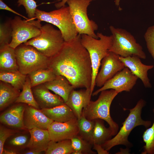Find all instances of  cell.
Here are the masks:
<instances>
[{"label": "cell", "mask_w": 154, "mask_h": 154, "mask_svg": "<svg viewBox=\"0 0 154 154\" xmlns=\"http://www.w3.org/2000/svg\"><path fill=\"white\" fill-rule=\"evenodd\" d=\"M80 39L78 34L65 42L59 52L49 58L48 66L56 75L66 77L75 89L90 88L92 80L91 60Z\"/></svg>", "instance_id": "obj_1"}, {"label": "cell", "mask_w": 154, "mask_h": 154, "mask_svg": "<svg viewBox=\"0 0 154 154\" xmlns=\"http://www.w3.org/2000/svg\"><path fill=\"white\" fill-rule=\"evenodd\" d=\"M146 102L140 99L135 106L131 109L128 116L122 123V126L115 136L101 145L106 150L109 151L113 147L123 145L129 147L131 144L128 140V137L131 131L136 127L142 125L147 128L151 125V121L144 120L141 117L142 108L146 105Z\"/></svg>", "instance_id": "obj_2"}, {"label": "cell", "mask_w": 154, "mask_h": 154, "mask_svg": "<svg viewBox=\"0 0 154 154\" xmlns=\"http://www.w3.org/2000/svg\"><path fill=\"white\" fill-rule=\"evenodd\" d=\"M100 92L96 100H90L83 109L82 114L90 120L101 119L106 121L111 129L113 136H115L119 131V126L112 118L110 110L113 100L119 93L113 89L104 90Z\"/></svg>", "instance_id": "obj_3"}, {"label": "cell", "mask_w": 154, "mask_h": 154, "mask_svg": "<svg viewBox=\"0 0 154 154\" xmlns=\"http://www.w3.org/2000/svg\"><path fill=\"white\" fill-rule=\"evenodd\" d=\"M96 35L98 38L86 34L80 35L81 43L88 52L92 63V72L90 87L92 95L101 61L108 52L112 41V35L107 36L100 33Z\"/></svg>", "instance_id": "obj_4"}, {"label": "cell", "mask_w": 154, "mask_h": 154, "mask_svg": "<svg viewBox=\"0 0 154 154\" xmlns=\"http://www.w3.org/2000/svg\"><path fill=\"white\" fill-rule=\"evenodd\" d=\"M40 34L28 41L25 44L31 46L48 58L57 54L65 42L59 30L48 23L42 26Z\"/></svg>", "instance_id": "obj_5"}, {"label": "cell", "mask_w": 154, "mask_h": 154, "mask_svg": "<svg viewBox=\"0 0 154 154\" xmlns=\"http://www.w3.org/2000/svg\"><path fill=\"white\" fill-rule=\"evenodd\" d=\"M35 18L57 27L61 32L65 42L72 40L78 35L68 6L48 12L37 9Z\"/></svg>", "instance_id": "obj_6"}, {"label": "cell", "mask_w": 154, "mask_h": 154, "mask_svg": "<svg viewBox=\"0 0 154 154\" xmlns=\"http://www.w3.org/2000/svg\"><path fill=\"white\" fill-rule=\"evenodd\" d=\"M109 28L112 34V41L109 52L124 57L135 55L141 59L146 58L142 46L130 33L125 29L112 25Z\"/></svg>", "instance_id": "obj_7"}, {"label": "cell", "mask_w": 154, "mask_h": 154, "mask_svg": "<svg viewBox=\"0 0 154 154\" xmlns=\"http://www.w3.org/2000/svg\"><path fill=\"white\" fill-rule=\"evenodd\" d=\"M18 70L28 75L36 70L48 68L49 58L33 46L22 44L15 49Z\"/></svg>", "instance_id": "obj_8"}, {"label": "cell", "mask_w": 154, "mask_h": 154, "mask_svg": "<svg viewBox=\"0 0 154 154\" xmlns=\"http://www.w3.org/2000/svg\"><path fill=\"white\" fill-rule=\"evenodd\" d=\"M93 0H68L73 21L78 34H86L98 38L95 31L98 28L95 21L90 20L87 14V8Z\"/></svg>", "instance_id": "obj_9"}, {"label": "cell", "mask_w": 154, "mask_h": 154, "mask_svg": "<svg viewBox=\"0 0 154 154\" xmlns=\"http://www.w3.org/2000/svg\"><path fill=\"white\" fill-rule=\"evenodd\" d=\"M40 22L38 19L22 20L19 16L11 19L12 38L9 46L15 49L20 45L39 35L41 32Z\"/></svg>", "instance_id": "obj_10"}, {"label": "cell", "mask_w": 154, "mask_h": 154, "mask_svg": "<svg viewBox=\"0 0 154 154\" xmlns=\"http://www.w3.org/2000/svg\"><path fill=\"white\" fill-rule=\"evenodd\" d=\"M138 78L128 68L125 67L107 81L102 87L93 92L92 95L96 96L102 91L109 89L114 90L119 93L130 92Z\"/></svg>", "instance_id": "obj_11"}, {"label": "cell", "mask_w": 154, "mask_h": 154, "mask_svg": "<svg viewBox=\"0 0 154 154\" xmlns=\"http://www.w3.org/2000/svg\"><path fill=\"white\" fill-rule=\"evenodd\" d=\"M119 56L109 52L101 62V68L95 80V85L101 87L108 80L125 67L121 61Z\"/></svg>", "instance_id": "obj_12"}, {"label": "cell", "mask_w": 154, "mask_h": 154, "mask_svg": "<svg viewBox=\"0 0 154 154\" xmlns=\"http://www.w3.org/2000/svg\"><path fill=\"white\" fill-rule=\"evenodd\" d=\"M48 130L51 141L71 139L78 134L77 119L63 122L53 121Z\"/></svg>", "instance_id": "obj_13"}, {"label": "cell", "mask_w": 154, "mask_h": 154, "mask_svg": "<svg viewBox=\"0 0 154 154\" xmlns=\"http://www.w3.org/2000/svg\"><path fill=\"white\" fill-rule=\"evenodd\" d=\"M23 121L25 128L28 130L34 128L48 130L54 121L46 116L41 109L28 105L26 106L24 112Z\"/></svg>", "instance_id": "obj_14"}, {"label": "cell", "mask_w": 154, "mask_h": 154, "mask_svg": "<svg viewBox=\"0 0 154 154\" xmlns=\"http://www.w3.org/2000/svg\"><path fill=\"white\" fill-rule=\"evenodd\" d=\"M34 98L40 108H52L65 104L59 95L51 93L44 84L32 88Z\"/></svg>", "instance_id": "obj_15"}, {"label": "cell", "mask_w": 154, "mask_h": 154, "mask_svg": "<svg viewBox=\"0 0 154 154\" xmlns=\"http://www.w3.org/2000/svg\"><path fill=\"white\" fill-rule=\"evenodd\" d=\"M119 58L125 67L128 68L134 75L141 80L145 87H151L148 76V72L153 68L154 65L143 64L141 58L135 55L125 57L119 56Z\"/></svg>", "instance_id": "obj_16"}, {"label": "cell", "mask_w": 154, "mask_h": 154, "mask_svg": "<svg viewBox=\"0 0 154 154\" xmlns=\"http://www.w3.org/2000/svg\"><path fill=\"white\" fill-rule=\"evenodd\" d=\"M17 104L1 114V123L12 128L25 129L23 123V115L26 106L23 103Z\"/></svg>", "instance_id": "obj_17"}, {"label": "cell", "mask_w": 154, "mask_h": 154, "mask_svg": "<svg viewBox=\"0 0 154 154\" xmlns=\"http://www.w3.org/2000/svg\"><path fill=\"white\" fill-rule=\"evenodd\" d=\"M92 94L90 88L72 90L65 103L72 110L77 119L82 115L83 110L90 100Z\"/></svg>", "instance_id": "obj_18"}, {"label": "cell", "mask_w": 154, "mask_h": 154, "mask_svg": "<svg viewBox=\"0 0 154 154\" xmlns=\"http://www.w3.org/2000/svg\"><path fill=\"white\" fill-rule=\"evenodd\" d=\"M29 131L30 138L27 147L37 152H45L51 141L48 130L34 128L29 130Z\"/></svg>", "instance_id": "obj_19"}, {"label": "cell", "mask_w": 154, "mask_h": 154, "mask_svg": "<svg viewBox=\"0 0 154 154\" xmlns=\"http://www.w3.org/2000/svg\"><path fill=\"white\" fill-rule=\"evenodd\" d=\"M44 84L49 90L60 96L65 103L71 91L75 89L66 78L61 75H56L54 79Z\"/></svg>", "instance_id": "obj_20"}, {"label": "cell", "mask_w": 154, "mask_h": 154, "mask_svg": "<svg viewBox=\"0 0 154 154\" xmlns=\"http://www.w3.org/2000/svg\"><path fill=\"white\" fill-rule=\"evenodd\" d=\"M41 110L46 116L54 121L63 122L77 119L72 110L66 103L52 108Z\"/></svg>", "instance_id": "obj_21"}, {"label": "cell", "mask_w": 154, "mask_h": 154, "mask_svg": "<svg viewBox=\"0 0 154 154\" xmlns=\"http://www.w3.org/2000/svg\"><path fill=\"white\" fill-rule=\"evenodd\" d=\"M18 70L15 49L9 45L0 49V72Z\"/></svg>", "instance_id": "obj_22"}, {"label": "cell", "mask_w": 154, "mask_h": 154, "mask_svg": "<svg viewBox=\"0 0 154 154\" xmlns=\"http://www.w3.org/2000/svg\"><path fill=\"white\" fill-rule=\"evenodd\" d=\"M20 93L10 84L0 82V110L2 111L15 102Z\"/></svg>", "instance_id": "obj_23"}, {"label": "cell", "mask_w": 154, "mask_h": 154, "mask_svg": "<svg viewBox=\"0 0 154 154\" xmlns=\"http://www.w3.org/2000/svg\"><path fill=\"white\" fill-rule=\"evenodd\" d=\"M94 121L92 143L102 145L112 138L113 136L112 131L109 127L108 128L105 126L104 120L96 119Z\"/></svg>", "instance_id": "obj_24"}, {"label": "cell", "mask_w": 154, "mask_h": 154, "mask_svg": "<svg viewBox=\"0 0 154 154\" xmlns=\"http://www.w3.org/2000/svg\"><path fill=\"white\" fill-rule=\"evenodd\" d=\"M27 76V75L23 74L19 70L0 72V81L10 84L19 91L23 88Z\"/></svg>", "instance_id": "obj_25"}, {"label": "cell", "mask_w": 154, "mask_h": 154, "mask_svg": "<svg viewBox=\"0 0 154 154\" xmlns=\"http://www.w3.org/2000/svg\"><path fill=\"white\" fill-rule=\"evenodd\" d=\"M15 103L25 104L36 108H40L33 95L31 80L28 75H27L22 91L17 98Z\"/></svg>", "instance_id": "obj_26"}, {"label": "cell", "mask_w": 154, "mask_h": 154, "mask_svg": "<svg viewBox=\"0 0 154 154\" xmlns=\"http://www.w3.org/2000/svg\"><path fill=\"white\" fill-rule=\"evenodd\" d=\"M31 80V87L52 80L56 75L48 68L39 69L28 75Z\"/></svg>", "instance_id": "obj_27"}, {"label": "cell", "mask_w": 154, "mask_h": 154, "mask_svg": "<svg viewBox=\"0 0 154 154\" xmlns=\"http://www.w3.org/2000/svg\"><path fill=\"white\" fill-rule=\"evenodd\" d=\"M73 152L71 139H67L57 141L51 140L45 153L71 154Z\"/></svg>", "instance_id": "obj_28"}, {"label": "cell", "mask_w": 154, "mask_h": 154, "mask_svg": "<svg viewBox=\"0 0 154 154\" xmlns=\"http://www.w3.org/2000/svg\"><path fill=\"white\" fill-rule=\"evenodd\" d=\"M77 122L78 135L83 139L92 144V140L95 124L94 120H90L87 119L82 113L81 116L77 119Z\"/></svg>", "instance_id": "obj_29"}, {"label": "cell", "mask_w": 154, "mask_h": 154, "mask_svg": "<svg viewBox=\"0 0 154 154\" xmlns=\"http://www.w3.org/2000/svg\"><path fill=\"white\" fill-rule=\"evenodd\" d=\"M73 151L72 154H94L92 150L93 145L82 138L78 134L70 139Z\"/></svg>", "instance_id": "obj_30"}, {"label": "cell", "mask_w": 154, "mask_h": 154, "mask_svg": "<svg viewBox=\"0 0 154 154\" xmlns=\"http://www.w3.org/2000/svg\"><path fill=\"white\" fill-rule=\"evenodd\" d=\"M153 110L154 115V109ZM142 138L145 145L141 154H154V121L152 125L144 132Z\"/></svg>", "instance_id": "obj_31"}, {"label": "cell", "mask_w": 154, "mask_h": 154, "mask_svg": "<svg viewBox=\"0 0 154 154\" xmlns=\"http://www.w3.org/2000/svg\"><path fill=\"white\" fill-rule=\"evenodd\" d=\"M11 19L0 24V49L9 45L12 38Z\"/></svg>", "instance_id": "obj_32"}, {"label": "cell", "mask_w": 154, "mask_h": 154, "mask_svg": "<svg viewBox=\"0 0 154 154\" xmlns=\"http://www.w3.org/2000/svg\"><path fill=\"white\" fill-rule=\"evenodd\" d=\"M30 138L28 134H21L11 137L8 142L11 149L16 151V149L27 147Z\"/></svg>", "instance_id": "obj_33"}, {"label": "cell", "mask_w": 154, "mask_h": 154, "mask_svg": "<svg viewBox=\"0 0 154 154\" xmlns=\"http://www.w3.org/2000/svg\"><path fill=\"white\" fill-rule=\"evenodd\" d=\"M18 6H23L26 11L29 19H36L35 13L38 5L34 0H18Z\"/></svg>", "instance_id": "obj_34"}, {"label": "cell", "mask_w": 154, "mask_h": 154, "mask_svg": "<svg viewBox=\"0 0 154 154\" xmlns=\"http://www.w3.org/2000/svg\"><path fill=\"white\" fill-rule=\"evenodd\" d=\"M144 37L148 50L154 60V25L147 29Z\"/></svg>", "instance_id": "obj_35"}, {"label": "cell", "mask_w": 154, "mask_h": 154, "mask_svg": "<svg viewBox=\"0 0 154 154\" xmlns=\"http://www.w3.org/2000/svg\"><path fill=\"white\" fill-rule=\"evenodd\" d=\"M15 130L2 125L0 126V154H2L5 141L10 137L14 135Z\"/></svg>", "instance_id": "obj_36"}, {"label": "cell", "mask_w": 154, "mask_h": 154, "mask_svg": "<svg viewBox=\"0 0 154 154\" xmlns=\"http://www.w3.org/2000/svg\"><path fill=\"white\" fill-rule=\"evenodd\" d=\"M0 9L1 10H7L11 12L14 14L18 15V16L24 18L25 19H29V18L26 17L24 16L21 14H20L18 13L13 9H12L11 8L7 5L5 3H4L3 1L2 0H0Z\"/></svg>", "instance_id": "obj_37"}, {"label": "cell", "mask_w": 154, "mask_h": 154, "mask_svg": "<svg viewBox=\"0 0 154 154\" xmlns=\"http://www.w3.org/2000/svg\"><path fill=\"white\" fill-rule=\"evenodd\" d=\"M92 149L96 150L98 154H108V151L106 150L101 145L94 144H93Z\"/></svg>", "instance_id": "obj_38"}, {"label": "cell", "mask_w": 154, "mask_h": 154, "mask_svg": "<svg viewBox=\"0 0 154 154\" xmlns=\"http://www.w3.org/2000/svg\"><path fill=\"white\" fill-rule=\"evenodd\" d=\"M59 1L58 2L56 3L55 4V6L57 9L60 8L62 7L65 6V4L68 0H54Z\"/></svg>", "instance_id": "obj_39"}, {"label": "cell", "mask_w": 154, "mask_h": 154, "mask_svg": "<svg viewBox=\"0 0 154 154\" xmlns=\"http://www.w3.org/2000/svg\"><path fill=\"white\" fill-rule=\"evenodd\" d=\"M17 152L12 149H4L2 154H17Z\"/></svg>", "instance_id": "obj_40"}, {"label": "cell", "mask_w": 154, "mask_h": 154, "mask_svg": "<svg viewBox=\"0 0 154 154\" xmlns=\"http://www.w3.org/2000/svg\"><path fill=\"white\" fill-rule=\"evenodd\" d=\"M23 153L25 154H40L42 153L32 151L29 150V151L25 152Z\"/></svg>", "instance_id": "obj_41"}, {"label": "cell", "mask_w": 154, "mask_h": 154, "mask_svg": "<svg viewBox=\"0 0 154 154\" xmlns=\"http://www.w3.org/2000/svg\"><path fill=\"white\" fill-rule=\"evenodd\" d=\"M120 0H115V4L117 6H119Z\"/></svg>", "instance_id": "obj_42"}, {"label": "cell", "mask_w": 154, "mask_h": 154, "mask_svg": "<svg viewBox=\"0 0 154 154\" xmlns=\"http://www.w3.org/2000/svg\"></svg>", "instance_id": "obj_43"}]
</instances>
